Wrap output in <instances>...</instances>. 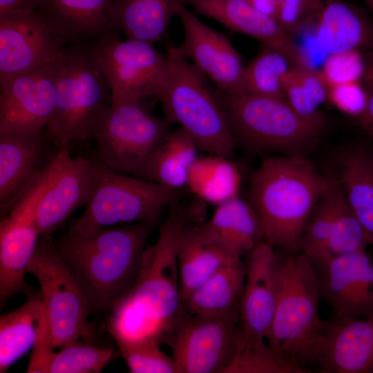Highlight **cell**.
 <instances>
[{
	"instance_id": "83f0119b",
	"label": "cell",
	"mask_w": 373,
	"mask_h": 373,
	"mask_svg": "<svg viewBox=\"0 0 373 373\" xmlns=\"http://www.w3.org/2000/svg\"><path fill=\"white\" fill-rule=\"evenodd\" d=\"M336 168V179L373 246V152L361 145L349 146L337 156Z\"/></svg>"
},
{
	"instance_id": "1f68e13d",
	"label": "cell",
	"mask_w": 373,
	"mask_h": 373,
	"mask_svg": "<svg viewBox=\"0 0 373 373\" xmlns=\"http://www.w3.org/2000/svg\"><path fill=\"white\" fill-rule=\"evenodd\" d=\"M241 180L238 166L230 157L210 154L195 162L187 186L196 198L218 205L238 196Z\"/></svg>"
},
{
	"instance_id": "74e56055",
	"label": "cell",
	"mask_w": 373,
	"mask_h": 373,
	"mask_svg": "<svg viewBox=\"0 0 373 373\" xmlns=\"http://www.w3.org/2000/svg\"><path fill=\"white\" fill-rule=\"evenodd\" d=\"M267 343L254 348H238L227 373H310Z\"/></svg>"
},
{
	"instance_id": "4dcf8cb0",
	"label": "cell",
	"mask_w": 373,
	"mask_h": 373,
	"mask_svg": "<svg viewBox=\"0 0 373 373\" xmlns=\"http://www.w3.org/2000/svg\"><path fill=\"white\" fill-rule=\"evenodd\" d=\"M199 149L195 140L182 128L170 131L151 154L142 179L179 191L187 186Z\"/></svg>"
},
{
	"instance_id": "ac0fdd59",
	"label": "cell",
	"mask_w": 373,
	"mask_h": 373,
	"mask_svg": "<svg viewBox=\"0 0 373 373\" xmlns=\"http://www.w3.org/2000/svg\"><path fill=\"white\" fill-rule=\"evenodd\" d=\"M56 102L55 62L0 82V133H37Z\"/></svg>"
},
{
	"instance_id": "277c9868",
	"label": "cell",
	"mask_w": 373,
	"mask_h": 373,
	"mask_svg": "<svg viewBox=\"0 0 373 373\" xmlns=\"http://www.w3.org/2000/svg\"><path fill=\"white\" fill-rule=\"evenodd\" d=\"M278 254L279 291L267 343L308 370L317 365L323 329L319 316L323 299L310 260L300 252Z\"/></svg>"
},
{
	"instance_id": "ffe728a7",
	"label": "cell",
	"mask_w": 373,
	"mask_h": 373,
	"mask_svg": "<svg viewBox=\"0 0 373 373\" xmlns=\"http://www.w3.org/2000/svg\"><path fill=\"white\" fill-rule=\"evenodd\" d=\"M30 193L0 224L1 308L18 293L32 288L26 283L27 267L36 250L40 233L32 218Z\"/></svg>"
},
{
	"instance_id": "4316f807",
	"label": "cell",
	"mask_w": 373,
	"mask_h": 373,
	"mask_svg": "<svg viewBox=\"0 0 373 373\" xmlns=\"http://www.w3.org/2000/svg\"><path fill=\"white\" fill-rule=\"evenodd\" d=\"M17 309L0 316V372L33 347L47 318L40 291L31 288Z\"/></svg>"
},
{
	"instance_id": "f6af8a7d",
	"label": "cell",
	"mask_w": 373,
	"mask_h": 373,
	"mask_svg": "<svg viewBox=\"0 0 373 373\" xmlns=\"http://www.w3.org/2000/svg\"><path fill=\"white\" fill-rule=\"evenodd\" d=\"M367 106L363 113L358 117L362 129L373 139V86L367 84Z\"/></svg>"
},
{
	"instance_id": "5b68a950",
	"label": "cell",
	"mask_w": 373,
	"mask_h": 373,
	"mask_svg": "<svg viewBox=\"0 0 373 373\" xmlns=\"http://www.w3.org/2000/svg\"><path fill=\"white\" fill-rule=\"evenodd\" d=\"M55 69L56 102L46 129L59 149L91 137L99 117L112 106V95L90 43L64 46Z\"/></svg>"
},
{
	"instance_id": "f35d334b",
	"label": "cell",
	"mask_w": 373,
	"mask_h": 373,
	"mask_svg": "<svg viewBox=\"0 0 373 373\" xmlns=\"http://www.w3.org/2000/svg\"><path fill=\"white\" fill-rule=\"evenodd\" d=\"M116 344L132 373H175L172 356L162 352L158 341Z\"/></svg>"
},
{
	"instance_id": "9c48e42d",
	"label": "cell",
	"mask_w": 373,
	"mask_h": 373,
	"mask_svg": "<svg viewBox=\"0 0 373 373\" xmlns=\"http://www.w3.org/2000/svg\"><path fill=\"white\" fill-rule=\"evenodd\" d=\"M170 124L152 114L143 102L124 103L111 106L101 114L91 137L106 167L142 178L151 154L171 131Z\"/></svg>"
},
{
	"instance_id": "d6986e66",
	"label": "cell",
	"mask_w": 373,
	"mask_h": 373,
	"mask_svg": "<svg viewBox=\"0 0 373 373\" xmlns=\"http://www.w3.org/2000/svg\"><path fill=\"white\" fill-rule=\"evenodd\" d=\"M42 132L0 133L1 219L41 182L52 157L46 160Z\"/></svg>"
},
{
	"instance_id": "d4e9b609",
	"label": "cell",
	"mask_w": 373,
	"mask_h": 373,
	"mask_svg": "<svg viewBox=\"0 0 373 373\" xmlns=\"http://www.w3.org/2000/svg\"><path fill=\"white\" fill-rule=\"evenodd\" d=\"M314 23L316 43L328 55L373 42V24L367 15L343 0H325Z\"/></svg>"
},
{
	"instance_id": "3957f363",
	"label": "cell",
	"mask_w": 373,
	"mask_h": 373,
	"mask_svg": "<svg viewBox=\"0 0 373 373\" xmlns=\"http://www.w3.org/2000/svg\"><path fill=\"white\" fill-rule=\"evenodd\" d=\"M336 182L300 155L265 158L251 175L249 191L265 241L282 251L296 253L317 203Z\"/></svg>"
},
{
	"instance_id": "603a6c76",
	"label": "cell",
	"mask_w": 373,
	"mask_h": 373,
	"mask_svg": "<svg viewBox=\"0 0 373 373\" xmlns=\"http://www.w3.org/2000/svg\"><path fill=\"white\" fill-rule=\"evenodd\" d=\"M36 11L48 21L64 46L118 35L111 0H41Z\"/></svg>"
},
{
	"instance_id": "7a4b0ae2",
	"label": "cell",
	"mask_w": 373,
	"mask_h": 373,
	"mask_svg": "<svg viewBox=\"0 0 373 373\" xmlns=\"http://www.w3.org/2000/svg\"><path fill=\"white\" fill-rule=\"evenodd\" d=\"M157 226L112 225L86 236L68 229L51 243L93 310L109 312L136 283L148 239Z\"/></svg>"
},
{
	"instance_id": "681fc988",
	"label": "cell",
	"mask_w": 373,
	"mask_h": 373,
	"mask_svg": "<svg viewBox=\"0 0 373 373\" xmlns=\"http://www.w3.org/2000/svg\"><path fill=\"white\" fill-rule=\"evenodd\" d=\"M183 1H184V4L186 3L189 4L191 0H183Z\"/></svg>"
},
{
	"instance_id": "8992f818",
	"label": "cell",
	"mask_w": 373,
	"mask_h": 373,
	"mask_svg": "<svg viewBox=\"0 0 373 373\" xmlns=\"http://www.w3.org/2000/svg\"><path fill=\"white\" fill-rule=\"evenodd\" d=\"M166 75L157 99L165 119L178 124L209 154L230 157L236 145L222 97L175 47H167Z\"/></svg>"
},
{
	"instance_id": "8d00e7d4",
	"label": "cell",
	"mask_w": 373,
	"mask_h": 373,
	"mask_svg": "<svg viewBox=\"0 0 373 373\" xmlns=\"http://www.w3.org/2000/svg\"><path fill=\"white\" fill-rule=\"evenodd\" d=\"M113 348L78 340L61 347L50 358L47 373H97L113 360Z\"/></svg>"
},
{
	"instance_id": "ee69618b",
	"label": "cell",
	"mask_w": 373,
	"mask_h": 373,
	"mask_svg": "<svg viewBox=\"0 0 373 373\" xmlns=\"http://www.w3.org/2000/svg\"><path fill=\"white\" fill-rule=\"evenodd\" d=\"M41 0H0V13L8 11L32 12L37 10Z\"/></svg>"
},
{
	"instance_id": "8fae6325",
	"label": "cell",
	"mask_w": 373,
	"mask_h": 373,
	"mask_svg": "<svg viewBox=\"0 0 373 373\" xmlns=\"http://www.w3.org/2000/svg\"><path fill=\"white\" fill-rule=\"evenodd\" d=\"M111 87L112 106L157 98L168 60L152 43L121 40L118 35L90 43Z\"/></svg>"
},
{
	"instance_id": "2e32d148",
	"label": "cell",
	"mask_w": 373,
	"mask_h": 373,
	"mask_svg": "<svg viewBox=\"0 0 373 373\" xmlns=\"http://www.w3.org/2000/svg\"><path fill=\"white\" fill-rule=\"evenodd\" d=\"M176 15L184 29V39L175 47L177 52L191 60L222 95L244 94L245 66L228 38L202 22L184 4L178 6Z\"/></svg>"
},
{
	"instance_id": "bcb514c9",
	"label": "cell",
	"mask_w": 373,
	"mask_h": 373,
	"mask_svg": "<svg viewBox=\"0 0 373 373\" xmlns=\"http://www.w3.org/2000/svg\"><path fill=\"white\" fill-rule=\"evenodd\" d=\"M255 9L271 17L276 21L277 1L276 0H245Z\"/></svg>"
},
{
	"instance_id": "836d02e7",
	"label": "cell",
	"mask_w": 373,
	"mask_h": 373,
	"mask_svg": "<svg viewBox=\"0 0 373 373\" xmlns=\"http://www.w3.org/2000/svg\"><path fill=\"white\" fill-rule=\"evenodd\" d=\"M290 63L278 51L262 46L259 53L245 66L243 88L246 94L285 98L281 79Z\"/></svg>"
},
{
	"instance_id": "7bdbcfd3",
	"label": "cell",
	"mask_w": 373,
	"mask_h": 373,
	"mask_svg": "<svg viewBox=\"0 0 373 373\" xmlns=\"http://www.w3.org/2000/svg\"><path fill=\"white\" fill-rule=\"evenodd\" d=\"M50 325L48 317L35 342L26 370L28 373H47L51 356L54 354Z\"/></svg>"
},
{
	"instance_id": "9a60e30c",
	"label": "cell",
	"mask_w": 373,
	"mask_h": 373,
	"mask_svg": "<svg viewBox=\"0 0 373 373\" xmlns=\"http://www.w3.org/2000/svg\"><path fill=\"white\" fill-rule=\"evenodd\" d=\"M245 256V280L238 309L239 347L249 348L267 343L279 291V261L275 248L265 241Z\"/></svg>"
},
{
	"instance_id": "ba28073f",
	"label": "cell",
	"mask_w": 373,
	"mask_h": 373,
	"mask_svg": "<svg viewBox=\"0 0 373 373\" xmlns=\"http://www.w3.org/2000/svg\"><path fill=\"white\" fill-rule=\"evenodd\" d=\"M235 141L257 151L292 149L312 142L325 123L321 112L299 115L285 98L249 94L222 95Z\"/></svg>"
},
{
	"instance_id": "60d3db41",
	"label": "cell",
	"mask_w": 373,
	"mask_h": 373,
	"mask_svg": "<svg viewBox=\"0 0 373 373\" xmlns=\"http://www.w3.org/2000/svg\"><path fill=\"white\" fill-rule=\"evenodd\" d=\"M325 0H276V21L289 35L315 22Z\"/></svg>"
},
{
	"instance_id": "7402d4cb",
	"label": "cell",
	"mask_w": 373,
	"mask_h": 373,
	"mask_svg": "<svg viewBox=\"0 0 373 373\" xmlns=\"http://www.w3.org/2000/svg\"><path fill=\"white\" fill-rule=\"evenodd\" d=\"M189 4L196 12L282 53L292 67H308L305 55L291 36L275 19L255 9L245 0H191Z\"/></svg>"
},
{
	"instance_id": "c3c4849f",
	"label": "cell",
	"mask_w": 373,
	"mask_h": 373,
	"mask_svg": "<svg viewBox=\"0 0 373 373\" xmlns=\"http://www.w3.org/2000/svg\"><path fill=\"white\" fill-rule=\"evenodd\" d=\"M373 14V0H363Z\"/></svg>"
},
{
	"instance_id": "f546056e",
	"label": "cell",
	"mask_w": 373,
	"mask_h": 373,
	"mask_svg": "<svg viewBox=\"0 0 373 373\" xmlns=\"http://www.w3.org/2000/svg\"><path fill=\"white\" fill-rule=\"evenodd\" d=\"M182 3L183 0H111V14L126 39L153 44L164 38Z\"/></svg>"
},
{
	"instance_id": "7dc6e473",
	"label": "cell",
	"mask_w": 373,
	"mask_h": 373,
	"mask_svg": "<svg viewBox=\"0 0 373 373\" xmlns=\"http://www.w3.org/2000/svg\"><path fill=\"white\" fill-rule=\"evenodd\" d=\"M363 79L367 84L373 86V65L366 66Z\"/></svg>"
},
{
	"instance_id": "5bb4252c",
	"label": "cell",
	"mask_w": 373,
	"mask_h": 373,
	"mask_svg": "<svg viewBox=\"0 0 373 373\" xmlns=\"http://www.w3.org/2000/svg\"><path fill=\"white\" fill-rule=\"evenodd\" d=\"M310 261L333 318L348 321L373 314V260L366 250Z\"/></svg>"
},
{
	"instance_id": "e575fe53",
	"label": "cell",
	"mask_w": 373,
	"mask_h": 373,
	"mask_svg": "<svg viewBox=\"0 0 373 373\" xmlns=\"http://www.w3.org/2000/svg\"><path fill=\"white\" fill-rule=\"evenodd\" d=\"M337 180L317 203L298 245L297 252L310 260L322 258L332 236L336 219Z\"/></svg>"
},
{
	"instance_id": "e0dca14e",
	"label": "cell",
	"mask_w": 373,
	"mask_h": 373,
	"mask_svg": "<svg viewBox=\"0 0 373 373\" xmlns=\"http://www.w3.org/2000/svg\"><path fill=\"white\" fill-rule=\"evenodd\" d=\"M63 43L37 11L0 13V82L54 63Z\"/></svg>"
},
{
	"instance_id": "44dd1931",
	"label": "cell",
	"mask_w": 373,
	"mask_h": 373,
	"mask_svg": "<svg viewBox=\"0 0 373 373\" xmlns=\"http://www.w3.org/2000/svg\"><path fill=\"white\" fill-rule=\"evenodd\" d=\"M317 366L323 373H373V314L323 320Z\"/></svg>"
},
{
	"instance_id": "30bf717a",
	"label": "cell",
	"mask_w": 373,
	"mask_h": 373,
	"mask_svg": "<svg viewBox=\"0 0 373 373\" xmlns=\"http://www.w3.org/2000/svg\"><path fill=\"white\" fill-rule=\"evenodd\" d=\"M51 242V234L40 235L27 274L34 276L40 285L55 348L91 336L88 317L93 309Z\"/></svg>"
},
{
	"instance_id": "f1b7e54d",
	"label": "cell",
	"mask_w": 373,
	"mask_h": 373,
	"mask_svg": "<svg viewBox=\"0 0 373 373\" xmlns=\"http://www.w3.org/2000/svg\"><path fill=\"white\" fill-rule=\"evenodd\" d=\"M242 258L221 266L184 301L190 315H222L238 313L245 280Z\"/></svg>"
},
{
	"instance_id": "cb8c5ba5",
	"label": "cell",
	"mask_w": 373,
	"mask_h": 373,
	"mask_svg": "<svg viewBox=\"0 0 373 373\" xmlns=\"http://www.w3.org/2000/svg\"><path fill=\"white\" fill-rule=\"evenodd\" d=\"M200 228L210 241L236 258H242L265 242L258 214L238 195L217 205L211 218L200 223Z\"/></svg>"
},
{
	"instance_id": "b9f144b4",
	"label": "cell",
	"mask_w": 373,
	"mask_h": 373,
	"mask_svg": "<svg viewBox=\"0 0 373 373\" xmlns=\"http://www.w3.org/2000/svg\"><path fill=\"white\" fill-rule=\"evenodd\" d=\"M327 100L341 111L358 117L367 102V90L360 81L329 86Z\"/></svg>"
},
{
	"instance_id": "d590c367",
	"label": "cell",
	"mask_w": 373,
	"mask_h": 373,
	"mask_svg": "<svg viewBox=\"0 0 373 373\" xmlns=\"http://www.w3.org/2000/svg\"><path fill=\"white\" fill-rule=\"evenodd\" d=\"M370 245L372 246L371 240L339 184L334 229L322 258L364 251Z\"/></svg>"
},
{
	"instance_id": "d6a6232c",
	"label": "cell",
	"mask_w": 373,
	"mask_h": 373,
	"mask_svg": "<svg viewBox=\"0 0 373 373\" xmlns=\"http://www.w3.org/2000/svg\"><path fill=\"white\" fill-rule=\"evenodd\" d=\"M284 96L292 108L303 117H312L327 100L329 85L321 71L309 67L293 66L281 79Z\"/></svg>"
},
{
	"instance_id": "4fadbf2b",
	"label": "cell",
	"mask_w": 373,
	"mask_h": 373,
	"mask_svg": "<svg viewBox=\"0 0 373 373\" xmlns=\"http://www.w3.org/2000/svg\"><path fill=\"white\" fill-rule=\"evenodd\" d=\"M93 160L73 157L68 148L58 149L43 179L33 191L31 215L41 234H52L90 199Z\"/></svg>"
},
{
	"instance_id": "484cf974",
	"label": "cell",
	"mask_w": 373,
	"mask_h": 373,
	"mask_svg": "<svg viewBox=\"0 0 373 373\" xmlns=\"http://www.w3.org/2000/svg\"><path fill=\"white\" fill-rule=\"evenodd\" d=\"M201 222L186 224L178 239L177 258L183 303L221 266L237 258L206 238L200 228Z\"/></svg>"
},
{
	"instance_id": "7c38bea8",
	"label": "cell",
	"mask_w": 373,
	"mask_h": 373,
	"mask_svg": "<svg viewBox=\"0 0 373 373\" xmlns=\"http://www.w3.org/2000/svg\"><path fill=\"white\" fill-rule=\"evenodd\" d=\"M240 339L238 313H186L164 343L172 350L175 373H227Z\"/></svg>"
},
{
	"instance_id": "ab89813d",
	"label": "cell",
	"mask_w": 373,
	"mask_h": 373,
	"mask_svg": "<svg viewBox=\"0 0 373 373\" xmlns=\"http://www.w3.org/2000/svg\"><path fill=\"white\" fill-rule=\"evenodd\" d=\"M366 66L358 50L328 55L321 71L329 86L363 79Z\"/></svg>"
},
{
	"instance_id": "6da1fadb",
	"label": "cell",
	"mask_w": 373,
	"mask_h": 373,
	"mask_svg": "<svg viewBox=\"0 0 373 373\" xmlns=\"http://www.w3.org/2000/svg\"><path fill=\"white\" fill-rule=\"evenodd\" d=\"M157 240L144 251L139 277L109 311V332L116 343L156 341L164 343L186 314L180 288L177 246L184 227L207 220L204 202L179 201L169 207Z\"/></svg>"
},
{
	"instance_id": "52a82bcc",
	"label": "cell",
	"mask_w": 373,
	"mask_h": 373,
	"mask_svg": "<svg viewBox=\"0 0 373 373\" xmlns=\"http://www.w3.org/2000/svg\"><path fill=\"white\" fill-rule=\"evenodd\" d=\"M93 182L82 215L69 229L82 236L107 226L136 222L158 225L165 207L179 201V191L114 171L92 160Z\"/></svg>"
}]
</instances>
